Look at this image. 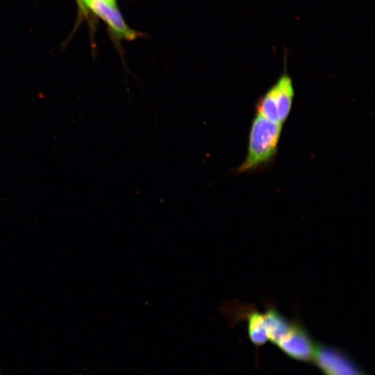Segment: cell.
Masks as SVG:
<instances>
[{"label": "cell", "instance_id": "obj_1", "mask_svg": "<svg viewBox=\"0 0 375 375\" xmlns=\"http://www.w3.org/2000/svg\"><path fill=\"white\" fill-rule=\"evenodd\" d=\"M282 125L256 114L249 130L245 159L238 167V174L249 173L269 165L274 158Z\"/></svg>", "mask_w": 375, "mask_h": 375}, {"label": "cell", "instance_id": "obj_2", "mask_svg": "<svg viewBox=\"0 0 375 375\" xmlns=\"http://www.w3.org/2000/svg\"><path fill=\"white\" fill-rule=\"evenodd\" d=\"M294 89L292 80L284 72L256 103V114L282 125L291 112Z\"/></svg>", "mask_w": 375, "mask_h": 375}, {"label": "cell", "instance_id": "obj_3", "mask_svg": "<svg viewBox=\"0 0 375 375\" xmlns=\"http://www.w3.org/2000/svg\"><path fill=\"white\" fill-rule=\"evenodd\" d=\"M312 362L324 375H369L342 349L316 342Z\"/></svg>", "mask_w": 375, "mask_h": 375}, {"label": "cell", "instance_id": "obj_4", "mask_svg": "<svg viewBox=\"0 0 375 375\" xmlns=\"http://www.w3.org/2000/svg\"><path fill=\"white\" fill-rule=\"evenodd\" d=\"M286 356L301 362H312L316 342L297 319L288 331L275 344Z\"/></svg>", "mask_w": 375, "mask_h": 375}, {"label": "cell", "instance_id": "obj_5", "mask_svg": "<svg viewBox=\"0 0 375 375\" xmlns=\"http://www.w3.org/2000/svg\"><path fill=\"white\" fill-rule=\"evenodd\" d=\"M89 8L108 24L117 38L128 40L137 38V33L126 25L117 7L104 0H90Z\"/></svg>", "mask_w": 375, "mask_h": 375}, {"label": "cell", "instance_id": "obj_6", "mask_svg": "<svg viewBox=\"0 0 375 375\" xmlns=\"http://www.w3.org/2000/svg\"><path fill=\"white\" fill-rule=\"evenodd\" d=\"M238 306V310L233 311L231 317L234 322L241 319L247 321L249 338L258 349L268 341L264 315L253 306Z\"/></svg>", "mask_w": 375, "mask_h": 375}, {"label": "cell", "instance_id": "obj_7", "mask_svg": "<svg viewBox=\"0 0 375 375\" xmlns=\"http://www.w3.org/2000/svg\"><path fill=\"white\" fill-rule=\"evenodd\" d=\"M268 340L276 344L290 328L292 320H290L270 303L263 313Z\"/></svg>", "mask_w": 375, "mask_h": 375}, {"label": "cell", "instance_id": "obj_8", "mask_svg": "<svg viewBox=\"0 0 375 375\" xmlns=\"http://www.w3.org/2000/svg\"><path fill=\"white\" fill-rule=\"evenodd\" d=\"M80 1L81 3L82 6L89 8L90 0H80Z\"/></svg>", "mask_w": 375, "mask_h": 375}, {"label": "cell", "instance_id": "obj_9", "mask_svg": "<svg viewBox=\"0 0 375 375\" xmlns=\"http://www.w3.org/2000/svg\"><path fill=\"white\" fill-rule=\"evenodd\" d=\"M106 2H107L108 4L113 7H116V0H104Z\"/></svg>", "mask_w": 375, "mask_h": 375}]
</instances>
